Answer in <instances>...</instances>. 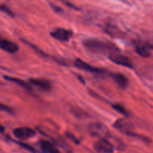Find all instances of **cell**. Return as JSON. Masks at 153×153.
I'll return each instance as SVG.
<instances>
[{
  "mask_svg": "<svg viewBox=\"0 0 153 153\" xmlns=\"http://www.w3.org/2000/svg\"><path fill=\"white\" fill-rule=\"evenodd\" d=\"M66 135H67V138L71 140V141H73V143H75L76 144H79V143H80V141H79V139H78L76 136L73 135V134H71V133L66 132Z\"/></svg>",
  "mask_w": 153,
  "mask_h": 153,
  "instance_id": "obj_19",
  "label": "cell"
},
{
  "mask_svg": "<svg viewBox=\"0 0 153 153\" xmlns=\"http://www.w3.org/2000/svg\"><path fill=\"white\" fill-rule=\"evenodd\" d=\"M50 35L59 41L65 42L68 41L73 37V31L66 28H59L52 31L50 33Z\"/></svg>",
  "mask_w": 153,
  "mask_h": 153,
  "instance_id": "obj_7",
  "label": "cell"
},
{
  "mask_svg": "<svg viewBox=\"0 0 153 153\" xmlns=\"http://www.w3.org/2000/svg\"><path fill=\"white\" fill-rule=\"evenodd\" d=\"M39 144L42 150L46 153H61L57 149L56 146L49 140H41L39 142Z\"/></svg>",
  "mask_w": 153,
  "mask_h": 153,
  "instance_id": "obj_12",
  "label": "cell"
},
{
  "mask_svg": "<svg viewBox=\"0 0 153 153\" xmlns=\"http://www.w3.org/2000/svg\"><path fill=\"white\" fill-rule=\"evenodd\" d=\"M0 111L6 112V113L9 114H13V111L9 106L6 105L2 104V103H0Z\"/></svg>",
  "mask_w": 153,
  "mask_h": 153,
  "instance_id": "obj_18",
  "label": "cell"
},
{
  "mask_svg": "<svg viewBox=\"0 0 153 153\" xmlns=\"http://www.w3.org/2000/svg\"><path fill=\"white\" fill-rule=\"evenodd\" d=\"M0 10H1V12H3V13H6L7 15H8L10 17H13V16H14V13L12 11L11 9L9 8V7H7V5H5V4H0Z\"/></svg>",
  "mask_w": 153,
  "mask_h": 153,
  "instance_id": "obj_17",
  "label": "cell"
},
{
  "mask_svg": "<svg viewBox=\"0 0 153 153\" xmlns=\"http://www.w3.org/2000/svg\"><path fill=\"white\" fill-rule=\"evenodd\" d=\"M94 149L99 153H113L114 146L107 139H100L95 142Z\"/></svg>",
  "mask_w": 153,
  "mask_h": 153,
  "instance_id": "obj_6",
  "label": "cell"
},
{
  "mask_svg": "<svg viewBox=\"0 0 153 153\" xmlns=\"http://www.w3.org/2000/svg\"><path fill=\"white\" fill-rule=\"evenodd\" d=\"M13 134L19 140H25L35 136L36 131L29 127H19L13 130Z\"/></svg>",
  "mask_w": 153,
  "mask_h": 153,
  "instance_id": "obj_4",
  "label": "cell"
},
{
  "mask_svg": "<svg viewBox=\"0 0 153 153\" xmlns=\"http://www.w3.org/2000/svg\"><path fill=\"white\" fill-rule=\"evenodd\" d=\"M112 79H114L115 82L117 84L118 86L121 88H126L128 86V81L125 76H123L121 73H113L111 74Z\"/></svg>",
  "mask_w": 153,
  "mask_h": 153,
  "instance_id": "obj_13",
  "label": "cell"
},
{
  "mask_svg": "<svg viewBox=\"0 0 153 153\" xmlns=\"http://www.w3.org/2000/svg\"><path fill=\"white\" fill-rule=\"evenodd\" d=\"M112 108H113L116 111L119 112V113L121 114L124 115V116H126V117L128 116V112L127 111L126 109L123 106L121 105L113 104L112 105Z\"/></svg>",
  "mask_w": 153,
  "mask_h": 153,
  "instance_id": "obj_16",
  "label": "cell"
},
{
  "mask_svg": "<svg viewBox=\"0 0 153 153\" xmlns=\"http://www.w3.org/2000/svg\"><path fill=\"white\" fill-rule=\"evenodd\" d=\"M108 58L114 64L123 66V67H128V68H132V64L129 58H127L126 55H123V54L119 53V51L109 54Z\"/></svg>",
  "mask_w": 153,
  "mask_h": 153,
  "instance_id": "obj_3",
  "label": "cell"
},
{
  "mask_svg": "<svg viewBox=\"0 0 153 153\" xmlns=\"http://www.w3.org/2000/svg\"><path fill=\"white\" fill-rule=\"evenodd\" d=\"M134 49L136 52L143 58H147L150 55L149 49L146 44L140 41H137L134 43Z\"/></svg>",
  "mask_w": 153,
  "mask_h": 153,
  "instance_id": "obj_11",
  "label": "cell"
},
{
  "mask_svg": "<svg viewBox=\"0 0 153 153\" xmlns=\"http://www.w3.org/2000/svg\"><path fill=\"white\" fill-rule=\"evenodd\" d=\"M4 131V128L3 127L2 125L0 124V133H3Z\"/></svg>",
  "mask_w": 153,
  "mask_h": 153,
  "instance_id": "obj_20",
  "label": "cell"
},
{
  "mask_svg": "<svg viewBox=\"0 0 153 153\" xmlns=\"http://www.w3.org/2000/svg\"><path fill=\"white\" fill-rule=\"evenodd\" d=\"M88 128L91 135L100 137V139H106L111 135L108 128L104 124L100 123H90Z\"/></svg>",
  "mask_w": 153,
  "mask_h": 153,
  "instance_id": "obj_2",
  "label": "cell"
},
{
  "mask_svg": "<svg viewBox=\"0 0 153 153\" xmlns=\"http://www.w3.org/2000/svg\"><path fill=\"white\" fill-rule=\"evenodd\" d=\"M84 46L89 52L95 54L108 53L118 52L119 49L114 44L109 41H103L98 39H87L83 42Z\"/></svg>",
  "mask_w": 153,
  "mask_h": 153,
  "instance_id": "obj_1",
  "label": "cell"
},
{
  "mask_svg": "<svg viewBox=\"0 0 153 153\" xmlns=\"http://www.w3.org/2000/svg\"><path fill=\"white\" fill-rule=\"evenodd\" d=\"M29 83L31 85L37 87L40 91H49L52 89V85H51V83L48 80H46V79L31 78V79H29Z\"/></svg>",
  "mask_w": 153,
  "mask_h": 153,
  "instance_id": "obj_10",
  "label": "cell"
},
{
  "mask_svg": "<svg viewBox=\"0 0 153 153\" xmlns=\"http://www.w3.org/2000/svg\"><path fill=\"white\" fill-rule=\"evenodd\" d=\"M13 141L15 142L16 144L19 145V146H20L21 147L23 148L24 149L28 151L29 152H31V153H42V152H39V151L37 150L36 149H34V148L33 147V146H31V145H28V144H27V143H22V142H20V141H14V140H13Z\"/></svg>",
  "mask_w": 153,
  "mask_h": 153,
  "instance_id": "obj_15",
  "label": "cell"
},
{
  "mask_svg": "<svg viewBox=\"0 0 153 153\" xmlns=\"http://www.w3.org/2000/svg\"><path fill=\"white\" fill-rule=\"evenodd\" d=\"M4 79L5 80L9 81V82H13V83L16 84L17 85H19V87L21 88H24L26 91H31V88L30 87V85L28 84H27L26 82H24L23 80H21V79H18V78H15V77H10V76H4Z\"/></svg>",
  "mask_w": 153,
  "mask_h": 153,
  "instance_id": "obj_14",
  "label": "cell"
},
{
  "mask_svg": "<svg viewBox=\"0 0 153 153\" xmlns=\"http://www.w3.org/2000/svg\"><path fill=\"white\" fill-rule=\"evenodd\" d=\"M114 127L116 129L119 130L120 132L123 133V134H126L128 136H132V137H135V134L133 132V127L131 125L130 123L126 121V120L120 119L117 120L116 122L114 123Z\"/></svg>",
  "mask_w": 153,
  "mask_h": 153,
  "instance_id": "obj_5",
  "label": "cell"
},
{
  "mask_svg": "<svg viewBox=\"0 0 153 153\" xmlns=\"http://www.w3.org/2000/svg\"><path fill=\"white\" fill-rule=\"evenodd\" d=\"M74 66L76 67H77L78 69H80V70H84V71L88 72V73H96V74H103V73H105V72L102 70H101V69L93 67L92 65L85 62V61L79 59V58H77V59L75 60Z\"/></svg>",
  "mask_w": 153,
  "mask_h": 153,
  "instance_id": "obj_8",
  "label": "cell"
},
{
  "mask_svg": "<svg viewBox=\"0 0 153 153\" xmlns=\"http://www.w3.org/2000/svg\"><path fill=\"white\" fill-rule=\"evenodd\" d=\"M0 49L8 53L14 54L19 50V46L16 43L7 39H0Z\"/></svg>",
  "mask_w": 153,
  "mask_h": 153,
  "instance_id": "obj_9",
  "label": "cell"
}]
</instances>
